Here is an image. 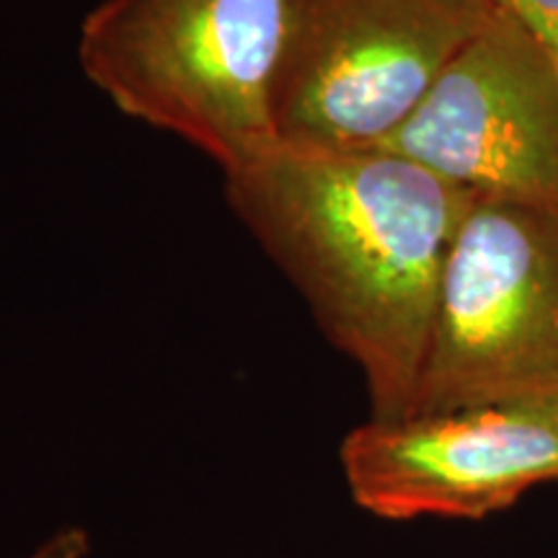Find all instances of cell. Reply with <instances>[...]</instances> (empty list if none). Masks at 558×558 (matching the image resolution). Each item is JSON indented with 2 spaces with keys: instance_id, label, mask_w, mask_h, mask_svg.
<instances>
[{
  "instance_id": "cell-3",
  "label": "cell",
  "mask_w": 558,
  "mask_h": 558,
  "mask_svg": "<svg viewBox=\"0 0 558 558\" xmlns=\"http://www.w3.org/2000/svg\"><path fill=\"white\" fill-rule=\"evenodd\" d=\"M492 13V0H290L279 148H386Z\"/></svg>"
},
{
  "instance_id": "cell-2",
  "label": "cell",
  "mask_w": 558,
  "mask_h": 558,
  "mask_svg": "<svg viewBox=\"0 0 558 558\" xmlns=\"http://www.w3.org/2000/svg\"><path fill=\"white\" fill-rule=\"evenodd\" d=\"M290 0H101L83 75L122 114L190 143L222 177L279 148L271 96Z\"/></svg>"
},
{
  "instance_id": "cell-5",
  "label": "cell",
  "mask_w": 558,
  "mask_h": 558,
  "mask_svg": "<svg viewBox=\"0 0 558 558\" xmlns=\"http://www.w3.org/2000/svg\"><path fill=\"white\" fill-rule=\"evenodd\" d=\"M341 476L378 520H484L558 481V399L486 403L347 432Z\"/></svg>"
},
{
  "instance_id": "cell-4",
  "label": "cell",
  "mask_w": 558,
  "mask_h": 558,
  "mask_svg": "<svg viewBox=\"0 0 558 558\" xmlns=\"http://www.w3.org/2000/svg\"><path fill=\"white\" fill-rule=\"evenodd\" d=\"M538 399H558V209L473 199L409 414Z\"/></svg>"
},
{
  "instance_id": "cell-6",
  "label": "cell",
  "mask_w": 558,
  "mask_h": 558,
  "mask_svg": "<svg viewBox=\"0 0 558 558\" xmlns=\"http://www.w3.org/2000/svg\"><path fill=\"white\" fill-rule=\"evenodd\" d=\"M476 199L558 209V73L494 9L386 145Z\"/></svg>"
},
{
  "instance_id": "cell-1",
  "label": "cell",
  "mask_w": 558,
  "mask_h": 558,
  "mask_svg": "<svg viewBox=\"0 0 558 558\" xmlns=\"http://www.w3.org/2000/svg\"><path fill=\"white\" fill-rule=\"evenodd\" d=\"M226 197L360 367L369 416H407L445 262L476 197L386 148H277L226 177Z\"/></svg>"
},
{
  "instance_id": "cell-8",
  "label": "cell",
  "mask_w": 558,
  "mask_h": 558,
  "mask_svg": "<svg viewBox=\"0 0 558 558\" xmlns=\"http://www.w3.org/2000/svg\"><path fill=\"white\" fill-rule=\"evenodd\" d=\"M24 558H90V535L81 525H65L47 535Z\"/></svg>"
},
{
  "instance_id": "cell-7",
  "label": "cell",
  "mask_w": 558,
  "mask_h": 558,
  "mask_svg": "<svg viewBox=\"0 0 558 558\" xmlns=\"http://www.w3.org/2000/svg\"><path fill=\"white\" fill-rule=\"evenodd\" d=\"M492 5L518 21L558 73V0H492Z\"/></svg>"
}]
</instances>
